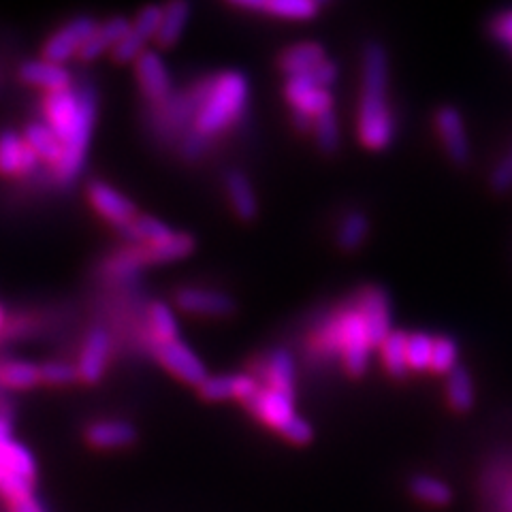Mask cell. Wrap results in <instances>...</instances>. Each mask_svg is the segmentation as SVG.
<instances>
[{
	"label": "cell",
	"mask_w": 512,
	"mask_h": 512,
	"mask_svg": "<svg viewBox=\"0 0 512 512\" xmlns=\"http://www.w3.org/2000/svg\"><path fill=\"white\" fill-rule=\"evenodd\" d=\"M190 94L195 99V116H192V133L184 139V152L190 158H197L205 152L207 143L229 133L242 120L250 86L246 75L227 71L190 88Z\"/></svg>",
	"instance_id": "1"
},
{
	"label": "cell",
	"mask_w": 512,
	"mask_h": 512,
	"mask_svg": "<svg viewBox=\"0 0 512 512\" xmlns=\"http://www.w3.org/2000/svg\"><path fill=\"white\" fill-rule=\"evenodd\" d=\"M43 122L62 143V163L54 171L58 184H71L86 165L96 122V96L90 88H69L43 99Z\"/></svg>",
	"instance_id": "2"
},
{
	"label": "cell",
	"mask_w": 512,
	"mask_h": 512,
	"mask_svg": "<svg viewBox=\"0 0 512 512\" xmlns=\"http://www.w3.org/2000/svg\"><path fill=\"white\" fill-rule=\"evenodd\" d=\"M395 120L389 105V58L384 47L370 43L363 52L361 101H359V139L367 150L391 146Z\"/></svg>",
	"instance_id": "3"
},
{
	"label": "cell",
	"mask_w": 512,
	"mask_h": 512,
	"mask_svg": "<svg viewBox=\"0 0 512 512\" xmlns=\"http://www.w3.org/2000/svg\"><path fill=\"white\" fill-rule=\"evenodd\" d=\"M37 461L13 438L11 419L0 412V500L9 506L35 498Z\"/></svg>",
	"instance_id": "4"
},
{
	"label": "cell",
	"mask_w": 512,
	"mask_h": 512,
	"mask_svg": "<svg viewBox=\"0 0 512 512\" xmlns=\"http://www.w3.org/2000/svg\"><path fill=\"white\" fill-rule=\"evenodd\" d=\"M195 250V239L188 233H178L165 244H141V246H126L116 252L111 259L105 261L103 271L111 278H126L133 276L141 267L163 265L186 259Z\"/></svg>",
	"instance_id": "5"
},
{
	"label": "cell",
	"mask_w": 512,
	"mask_h": 512,
	"mask_svg": "<svg viewBox=\"0 0 512 512\" xmlns=\"http://www.w3.org/2000/svg\"><path fill=\"white\" fill-rule=\"evenodd\" d=\"M323 344L329 350L342 352L346 370L355 378L367 372V365H370V352L374 344L359 310H348L335 320V323L329 327Z\"/></svg>",
	"instance_id": "6"
},
{
	"label": "cell",
	"mask_w": 512,
	"mask_h": 512,
	"mask_svg": "<svg viewBox=\"0 0 512 512\" xmlns=\"http://www.w3.org/2000/svg\"><path fill=\"white\" fill-rule=\"evenodd\" d=\"M96 26L99 24H96L90 15H79V18L71 20L69 24H64L45 41L43 58L56 64H64L67 60L79 56L88 39L94 35Z\"/></svg>",
	"instance_id": "7"
},
{
	"label": "cell",
	"mask_w": 512,
	"mask_h": 512,
	"mask_svg": "<svg viewBox=\"0 0 512 512\" xmlns=\"http://www.w3.org/2000/svg\"><path fill=\"white\" fill-rule=\"evenodd\" d=\"M154 352L158 363L163 365L169 374L180 378L186 384H192V387L199 389L201 384L210 378L207 376L203 361L197 357V352L180 340L158 344L154 346Z\"/></svg>",
	"instance_id": "8"
},
{
	"label": "cell",
	"mask_w": 512,
	"mask_h": 512,
	"mask_svg": "<svg viewBox=\"0 0 512 512\" xmlns=\"http://www.w3.org/2000/svg\"><path fill=\"white\" fill-rule=\"evenodd\" d=\"M160 20H163V7H143L135 22H131V30L122 39V43L111 52L116 62H135L146 50L150 41H156Z\"/></svg>",
	"instance_id": "9"
},
{
	"label": "cell",
	"mask_w": 512,
	"mask_h": 512,
	"mask_svg": "<svg viewBox=\"0 0 512 512\" xmlns=\"http://www.w3.org/2000/svg\"><path fill=\"white\" fill-rule=\"evenodd\" d=\"M286 99L293 105V111H299V114H306L312 120L318 116L327 114V111H333V96L329 90L320 88L312 73L306 75H295L286 79Z\"/></svg>",
	"instance_id": "10"
},
{
	"label": "cell",
	"mask_w": 512,
	"mask_h": 512,
	"mask_svg": "<svg viewBox=\"0 0 512 512\" xmlns=\"http://www.w3.org/2000/svg\"><path fill=\"white\" fill-rule=\"evenodd\" d=\"M135 75L141 94L154 105L165 103L173 94L171 75L167 71L165 60L160 58L158 52H143L135 62Z\"/></svg>",
	"instance_id": "11"
},
{
	"label": "cell",
	"mask_w": 512,
	"mask_h": 512,
	"mask_svg": "<svg viewBox=\"0 0 512 512\" xmlns=\"http://www.w3.org/2000/svg\"><path fill=\"white\" fill-rule=\"evenodd\" d=\"M88 201L92 205V210L101 218H105L109 224H114L116 229L124 227V224H128L139 216L135 203L128 197H124L122 192L116 190L114 186H109L107 182H99V180L90 182Z\"/></svg>",
	"instance_id": "12"
},
{
	"label": "cell",
	"mask_w": 512,
	"mask_h": 512,
	"mask_svg": "<svg viewBox=\"0 0 512 512\" xmlns=\"http://www.w3.org/2000/svg\"><path fill=\"white\" fill-rule=\"evenodd\" d=\"M246 408L269 429H276L278 434H282L286 425L297 419L293 395H286L269 387H261L259 393L246 404Z\"/></svg>",
	"instance_id": "13"
},
{
	"label": "cell",
	"mask_w": 512,
	"mask_h": 512,
	"mask_svg": "<svg viewBox=\"0 0 512 512\" xmlns=\"http://www.w3.org/2000/svg\"><path fill=\"white\" fill-rule=\"evenodd\" d=\"M39 158L30 150L24 135L15 131L0 133V175L5 178H30L39 169Z\"/></svg>",
	"instance_id": "14"
},
{
	"label": "cell",
	"mask_w": 512,
	"mask_h": 512,
	"mask_svg": "<svg viewBox=\"0 0 512 512\" xmlns=\"http://www.w3.org/2000/svg\"><path fill=\"white\" fill-rule=\"evenodd\" d=\"M111 357V338L109 333L101 327L92 329L86 335V342L82 346V352H79V361H77V374L79 380L86 384H96L101 382L107 365Z\"/></svg>",
	"instance_id": "15"
},
{
	"label": "cell",
	"mask_w": 512,
	"mask_h": 512,
	"mask_svg": "<svg viewBox=\"0 0 512 512\" xmlns=\"http://www.w3.org/2000/svg\"><path fill=\"white\" fill-rule=\"evenodd\" d=\"M175 306L180 310L195 314V316H210V318H224L235 312V301L212 288H197L188 286L175 295Z\"/></svg>",
	"instance_id": "16"
},
{
	"label": "cell",
	"mask_w": 512,
	"mask_h": 512,
	"mask_svg": "<svg viewBox=\"0 0 512 512\" xmlns=\"http://www.w3.org/2000/svg\"><path fill=\"white\" fill-rule=\"evenodd\" d=\"M436 128L448 158L457 165H466L470 158V139L459 111L455 107H440L436 114Z\"/></svg>",
	"instance_id": "17"
},
{
	"label": "cell",
	"mask_w": 512,
	"mask_h": 512,
	"mask_svg": "<svg viewBox=\"0 0 512 512\" xmlns=\"http://www.w3.org/2000/svg\"><path fill=\"white\" fill-rule=\"evenodd\" d=\"M365 320L367 331H370V338L374 346H382L384 340L393 333L391 331V303L387 293L382 288H367V291L359 299L357 308Z\"/></svg>",
	"instance_id": "18"
},
{
	"label": "cell",
	"mask_w": 512,
	"mask_h": 512,
	"mask_svg": "<svg viewBox=\"0 0 512 512\" xmlns=\"http://www.w3.org/2000/svg\"><path fill=\"white\" fill-rule=\"evenodd\" d=\"M261 384L248 374H227V376H210L201 387L199 395L207 402H224V399H239L244 406L259 393Z\"/></svg>",
	"instance_id": "19"
},
{
	"label": "cell",
	"mask_w": 512,
	"mask_h": 512,
	"mask_svg": "<svg viewBox=\"0 0 512 512\" xmlns=\"http://www.w3.org/2000/svg\"><path fill=\"white\" fill-rule=\"evenodd\" d=\"M20 79L26 86H35L45 90V94H54L73 88V77L64 64H56L50 60H28L20 67Z\"/></svg>",
	"instance_id": "20"
},
{
	"label": "cell",
	"mask_w": 512,
	"mask_h": 512,
	"mask_svg": "<svg viewBox=\"0 0 512 512\" xmlns=\"http://www.w3.org/2000/svg\"><path fill=\"white\" fill-rule=\"evenodd\" d=\"M88 446L96 451H122V448L133 446L137 440V431L131 423L120 419L94 421L86 427L84 434Z\"/></svg>",
	"instance_id": "21"
},
{
	"label": "cell",
	"mask_w": 512,
	"mask_h": 512,
	"mask_svg": "<svg viewBox=\"0 0 512 512\" xmlns=\"http://www.w3.org/2000/svg\"><path fill=\"white\" fill-rule=\"evenodd\" d=\"M128 30H131V22L122 18V15H116V18L99 24L94 30V35L88 39L84 50L79 52L77 58L84 62H92L107 52H114L116 47L122 43V39L128 35Z\"/></svg>",
	"instance_id": "22"
},
{
	"label": "cell",
	"mask_w": 512,
	"mask_h": 512,
	"mask_svg": "<svg viewBox=\"0 0 512 512\" xmlns=\"http://www.w3.org/2000/svg\"><path fill=\"white\" fill-rule=\"evenodd\" d=\"M24 139L30 146V150L37 154L39 163L45 165L54 175V171L62 163V143L50 131V126L45 122H32L24 128Z\"/></svg>",
	"instance_id": "23"
},
{
	"label": "cell",
	"mask_w": 512,
	"mask_h": 512,
	"mask_svg": "<svg viewBox=\"0 0 512 512\" xmlns=\"http://www.w3.org/2000/svg\"><path fill=\"white\" fill-rule=\"evenodd\" d=\"M120 239L128 246H141V244H165L169 239H173L175 233L173 229H169L165 222H160L158 218L152 216H137L135 220H131L124 227L116 229Z\"/></svg>",
	"instance_id": "24"
},
{
	"label": "cell",
	"mask_w": 512,
	"mask_h": 512,
	"mask_svg": "<svg viewBox=\"0 0 512 512\" xmlns=\"http://www.w3.org/2000/svg\"><path fill=\"white\" fill-rule=\"evenodd\" d=\"M327 60L323 45L318 43H297L280 56V69L284 75L295 77V75H306L318 69L320 64Z\"/></svg>",
	"instance_id": "25"
},
{
	"label": "cell",
	"mask_w": 512,
	"mask_h": 512,
	"mask_svg": "<svg viewBox=\"0 0 512 512\" xmlns=\"http://www.w3.org/2000/svg\"><path fill=\"white\" fill-rule=\"evenodd\" d=\"M239 9H248V11H261L276 15V18L282 20H312L318 13L320 5L314 3V0H267V3H235Z\"/></svg>",
	"instance_id": "26"
},
{
	"label": "cell",
	"mask_w": 512,
	"mask_h": 512,
	"mask_svg": "<svg viewBox=\"0 0 512 512\" xmlns=\"http://www.w3.org/2000/svg\"><path fill=\"white\" fill-rule=\"evenodd\" d=\"M224 188H227V197L235 216L242 220H252L256 212H259V203H256L252 182L246 175L242 171H231L227 180H224Z\"/></svg>",
	"instance_id": "27"
},
{
	"label": "cell",
	"mask_w": 512,
	"mask_h": 512,
	"mask_svg": "<svg viewBox=\"0 0 512 512\" xmlns=\"http://www.w3.org/2000/svg\"><path fill=\"white\" fill-rule=\"evenodd\" d=\"M263 376L267 380V387L293 395V384H295V363L293 357L288 355L286 350H274L269 355V359L265 361V365L261 367Z\"/></svg>",
	"instance_id": "28"
},
{
	"label": "cell",
	"mask_w": 512,
	"mask_h": 512,
	"mask_svg": "<svg viewBox=\"0 0 512 512\" xmlns=\"http://www.w3.org/2000/svg\"><path fill=\"white\" fill-rule=\"evenodd\" d=\"M410 493L416 502L431 508H444L453 502V489L438 476L419 474L410 480Z\"/></svg>",
	"instance_id": "29"
},
{
	"label": "cell",
	"mask_w": 512,
	"mask_h": 512,
	"mask_svg": "<svg viewBox=\"0 0 512 512\" xmlns=\"http://www.w3.org/2000/svg\"><path fill=\"white\" fill-rule=\"evenodd\" d=\"M190 18L188 3H171L163 7V20H160V28L156 35V45L160 50H169L184 35V28Z\"/></svg>",
	"instance_id": "30"
},
{
	"label": "cell",
	"mask_w": 512,
	"mask_h": 512,
	"mask_svg": "<svg viewBox=\"0 0 512 512\" xmlns=\"http://www.w3.org/2000/svg\"><path fill=\"white\" fill-rule=\"evenodd\" d=\"M39 382V365L28 361H0V387L3 389L28 391Z\"/></svg>",
	"instance_id": "31"
},
{
	"label": "cell",
	"mask_w": 512,
	"mask_h": 512,
	"mask_svg": "<svg viewBox=\"0 0 512 512\" xmlns=\"http://www.w3.org/2000/svg\"><path fill=\"white\" fill-rule=\"evenodd\" d=\"M446 397L448 404L457 412H470L474 408V382L466 367L457 365L455 370L446 376Z\"/></svg>",
	"instance_id": "32"
},
{
	"label": "cell",
	"mask_w": 512,
	"mask_h": 512,
	"mask_svg": "<svg viewBox=\"0 0 512 512\" xmlns=\"http://www.w3.org/2000/svg\"><path fill=\"white\" fill-rule=\"evenodd\" d=\"M148 327L154 338V346L167 344L180 340V327L178 318H175L173 310L163 301H156L148 310Z\"/></svg>",
	"instance_id": "33"
},
{
	"label": "cell",
	"mask_w": 512,
	"mask_h": 512,
	"mask_svg": "<svg viewBox=\"0 0 512 512\" xmlns=\"http://www.w3.org/2000/svg\"><path fill=\"white\" fill-rule=\"evenodd\" d=\"M382 361L393 378H406L408 365V335L404 331H393L382 344Z\"/></svg>",
	"instance_id": "34"
},
{
	"label": "cell",
	"mask_w": 512,
	"mask_h": 512,
	"mask_svg": "<svg viewBox=\"0 0 512 512\" xmlns=\"http://www.w3.org/2000/svg\"><path fill=\"white\" fill-rule=\"evenodd\" d=\"M367 233H370V220L361 212H352L340 224L338 246L346 252H355L365 244Z\"/></svg>",
	"instance_id": "35"
},
{
	"label": "cell",
	"mask_w": 512,
	"mask_h": 512,
	"mask_svg": "<svg viewBox=\"0 0 512 512\" xmlns=\"http://www.w3.org/2000/svg\"><path fill=\"white\" fill-rule=\"evenodd\" d=\"M312 131H314V139H316V146L320 148V152L333 154L340 148V124H338V118H335L333 111H327V114L318 116L314 120Z\"/></svg>",
	"instance_id": "36"
},
{
	"label": "cell",
	"mask_w": 512,
	"mask_h": 512,
	"mask_svg": "<svg viewBox=\"0 0 512 512\" xmlns=\"http://www.w3.org/2000/svg\"><path fill=\"white\" fill-rule=\"evenodd\" d=\"M434 340L427 333L408 335V365L414 372H425L431 365V352H434Z\"/></svg>",
	"instance_id": "37"
},
{
	"label": "cell",
	"mask_w": 512,
	"mask_h": 512,
	"mask_svg": "<svg viewBox=\"0 0 512 512\" xmlns=\"http://www.w3.org/2000/svg\"><path fill=\"white\" fill-rule=\"evenodd\" d=\"M457 344L453 338L448 335H442V338L434 340V352H431V365L429 370L436 374H451L457 367Z\"/></svg>",
	"instance_id": "38"
},
{
	"label": "cell",
	"mask_w": 512,
	"mask_h": 512,
	"mask_svg": "<svg viewBox=\"0 0 512 512\" xmlns=\"http://www.w3.org/2000/svg\"><path fill=\"white\" fill-rule=\"evenodd\" d=\"M39 372H41V382L52 384V387H67V384H73L79 380L77 367L64 361H47L39 365Z\"/></svg>",
	"instance_id": "39"
},
{
	"label": "cell",
	"mask_w": 512,
	"mask_h": 512,
	"mask_svg": "<svg viewBox=\"0 0 512 512\" xmlns=\"http://www.w3.org/2000/svg\"><path fill=\"white\" fill-rule=\"evenodd\" d=\"M286 442L291 444H297V446H303V444H310L312 438H314V429L308 421H303L301 416H297V419L293 423H288L286 429L280 434Z\"/></svg>",
	"instance_id": "40"
},
{
	"label": "cell",
	"mask_w": 512,
	"mask_h": 512,
	"mask_svg": "<svg viewBox=\"0 0 512 512\" xmlns=\"http://www.w3.org/2000/svg\"><path fill=\"white\" fill-rule=\"evenodd\" d=\"M491 186L498 192H506L512 188V150L500 160V165L495 167L491 175Z\"/></svg>",
	"instance_id": "41"
},
{
	"label": "cell",
	"mask_w": 512,
	"mask_h": 512,
	"mask_svg": "<svg viewBox=\"0 0 512 512\" xmlns=\"http://www.w3.org/2000/svg\"><path fill=\"white\" fill-rule=\"evenodd\" d=\"M312 77H314V82H316L320 88L329 90V86H333L335 79H338V67H335V64H333L331 60H325L323 64H320L318 69L312 71Z\"/></svg>",
	"instance_id": "42"
},
{
	"label": "cell",
	"mask_w": 512,
	"mask_h": 512,
	"mask_svg": "<svg viewBox=\"0 0 512 512\" xmlns=\"http://www.w3.org/2000/svg\"><path fill=\"white\" fill-rule=\"evenodd\" d=\"M493 35L495 39H500L506 45H512V11L502 13L498 20L493 24Z\"/></svg>",
	"instance_id": "43"
},
{
	"label": "cell",
	"mask_w": 512,
	"mask_h": 512,
	"mask_svg": "<svg viewBox=\"0 0 512 512\" xmlns=\"http://www.w3.org/2000/svg\"><path fill=\"white\" fill-rule=\"evenodd\" d=\"M5 327H7V314H5V308L0 306V333L5 331Z\"/></svg>",
	"instance_id": "44"
}]
</instances>
